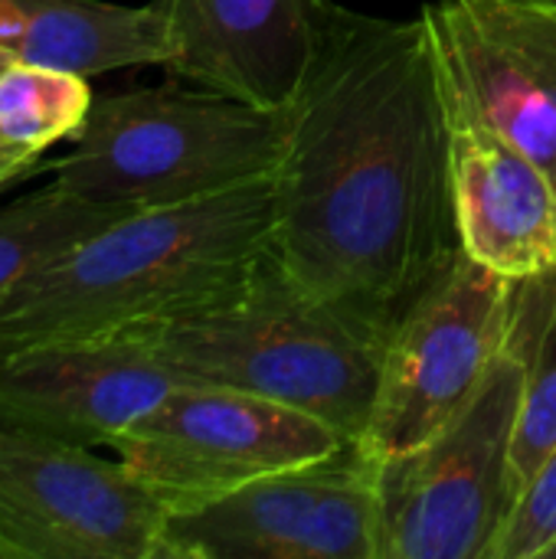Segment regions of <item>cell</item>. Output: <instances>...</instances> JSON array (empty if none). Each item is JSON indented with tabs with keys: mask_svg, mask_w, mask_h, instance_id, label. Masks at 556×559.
<instances>
[{
	"mask_svg": "<svg viewBox=\"0 0 556 559\" xmlns=\"http://www.w3.org/2000/svg\"><path fill=\"white\" fill-rule=\"evenodd\" d=\"M282 118L275 255L383 357L462 255L452 128L423 16L334 3Z\"/></svg>",
	"mask_w": 556,
	"mask_h": 559,
	"instance_id": "cell-1",
	"label": "cell"
},
{
	"mask_svg": "<svg viewBox=\"0 0 556 559\" xmlns=\"http://www.w3.org/2000/svg\"><path fill=\"white\" fill-rule=\"evenodd\" d=\"M272 255V177L128 210L0 298V350L157 331L226 301Z\"/></svg>",
	"mask_w": 556,
	"mask_h": 559,
	"instance_id": "cell-2",
	"label": "cell"
},
{
	"mask_svg": "<svg viewBox=\"0 0 556 559\" xmlns=\"http://www.w3.org/2000/svg\"><path fill=\"white\" fill-rule=\"evenodd\" d=\"M147 341L177 383L292 406L357 445L367 432L380 347L305 292L279 255L226 301L147 331Z\"/></svg>",
	"mask_w": 556,
	"mask_h": 559,
	"instance_id": "cell-3",
	"label": "cell"
},
{
	"mask_svg": "<svg viewBox=\"0 0 556 559\" xmlns=\"http://www.w3.org/2000/svg\"><path fill=\"white\" fill-rule=\"evenodd\" d=\"M282 111L210 88H134L92 102L52 183L121 206H170L275 174Z\"/></svg>",
	"mask_w": 556,
	"mask_h": 559,
	"instance_id": "cell-4",
	"label": "cell"
},
{
	"mask_svg": "<svg viewBox=\"0 0 556 559\" xmlns=\"http://www.w3.org/2000/svg\"><path fill=\"white\" fill-rule=\"evenodd\" d=\"M521 393L524 367L505 341L485 383L449 426L416 449L370 462L377 559H495L518 501Z\"/></svg>",
	"mask_w": 556,
	"mask_h": 559,
	"instance_id": "cell-5",
	"label": "cell"
},
{
	"mask_svg": "<svg viewBox=\"0 0 556 559\" xmlns=\"http://www.w3.org/2000/svg\"><path fill=\"white\" fill-rule=\"evenodd\" d=\"M351 445L328 423L223 386H174L111 452L170 511L229 495L262 475L321 462Z\"/></svg>",
	"mask_w": 556,
	"mask_h": 559,
	"instance_id": "cell-6",
	"label": "cell"
},
{
	"mask_svg": "<svg viewBox=\"0 0 556 559\" xmlns=\"http://www.w3.org/2000/svg\"><path fill=\"white\" fill-rule=\"evenodd\" d=\"M508 321L511 282L462 252L383 347L364 455H400L449 426L505 350Z\"/></svg>",
	"mask_w": 556,
	"mask_h": 559,
	"instance_id": "cell-7",
	"label": "cell"
},
{
	"mask_svg": "<svg viewBox=\"0 0 556 559\" xmlns=\"http://www.w3.org/2000/svg\"><path fill=\"white\" fill-rule=\"evenodd\" d=\"M164 524L121 459L0 423V559H161Z\"/></svg>",
	"mask_w": 556,
	"mask_h": 559,
	"instance_id": "cell-8",
	"label": "cell"
},
{
	"mask_svg": "<svg viewBox=\"0 0 556 559\" xmlns=\"http://www.w3.org/2000/svg\"><path fill=\"white\" fill-rule=\"evenodd\" d=\"M161 559H377L374 468L357 442L170 511Z\"/></svg>",
	"mask_w": 556,
	"mask_h": 559,
	"instance_id": "cell-9",
	"label": "cell"
},
{
	"mask_svg": "<svg viewBox=\"0 0 556 559\" xmlns=\"http://www.w3.org/2000/svg\"><path fill=\"white\" fill-rule=\"evenodd\" d=\"M419 16L449 128L492 131L556 177V3L436 0Z\"/></svg>",
	"mask_w": 556,
	"mask_h": 559,
	"instance_id": "cell-10",
	"label": "cell"
},
{
	"mask_svg": "<svg viewBox=\"0 0 556 559\" xmlns=\"http://www.w3.org/2000/svg\"><path fill=\"white\" fill-rule=\"evenodd\" d=\"M174 373L147 334L43 341L0 350V423L69 445H108L157 406Z\"/></svg>",
	"mask_w": 556,
	"mask_h": 559,
	"instance_id": "cell-11",
	"label": "cell"
},
{
	"mask_svg": "<svg viewBox=\"0 0 556 559\" xmlns=\"http://www.w3.org/2000/svg\"><path fill=\"white\" fill-rule=\"evenodd\" d=\"M170 39L167 72L285 111L311 66L334 0H154Z\"/></svg>",
	"mask_w": 556,
	"mask_h": 559,
	"instance_id": "cell-12",
	"label": "cell"
},
{
	"mask_svg": "<svg viewBox=\"0 0 556 559\" xmlns=\"http://www.w3.org/2000/svg\"><path fill=\"white\" fill-rule=\"evenodd\" d=\"M452 197L462 252L508 282L556 269V177L511 141L452 128Z\"/></svg>",
	"mask_w": 556,
	"mask_h": 559,
	"instance_id": "cell-13",
	"label": "cell"
},
{
	"mask_svg": "<svg viewBox=\"0 0 556 559\" xmlns=\"http://www.w3.org/2000/svg\"><path fill=\"white\" fill-rule=\"evenodd\" d=\"M0 52L92 79L115 69L167 66L170 39L154 3L0 0Z\"/></svg>",
	"mask_w": 556,
	"mask_h": 559,
	"instance_id": "cell-14",
	"label": "cell"
},
{
	"mask_svg": "<svg viewBox=\"0 0 556 559\" xmlns=\"http://www.w3.org/2000/svg\"><path fill=\"white\" fill-rule=\"evenodd\" d=\"M508 344L524 367L514 436V488L521 495L534 468L556 445V269L511 282Z\"/></svg>",
	"mask_w": 556,
	"mask_h": 559,
	"instance_id": "cell-15",
	"label": "cell"
},
{
	"mask_svg": "<svg viewBox=\"0 0 556 559\" xmlns=\"http://www.w3.org/2000/svg\"><path fill=\"white\" fill-rule=\"evenodd\" d=\"M134 206L98 203L59 183L0 206V298Z\"/></svg>",
	"mask_w": 556,
	"mask_h": 559,
	"instance_id": "cell-16",
	"label": "cell"
},
{
	"mask_svg": "<svg viewBox=\"0 0 556 559\" xmlns=\"http://www.w3.org/2000/svg\"><path fill=\"white\" fill-rule=\"evenodd\" d=\"M92 102L85 75L13 59L0 72V151L36 164L46 147L79 134Z\"/></svg>",
	"mask_w": 556,
	"mask_h": 559,
	"instance_id": "cell-17",
	"label": "cell"
},
{
	"mask_svg": "<svg viewBox=\"0 0 556 559\" xmlns=\"http://www.w3.org/2000/svg\"><path fill=\"white\" fill-rule=\"evenodd\" d=\"M556 554V445L521 488L495 559H547Z\"/></svg>",
	"mask_w": 556,
	"mask_h": 559,
	"instance_id": "cell-18",
	"label": "cell"
},
{
	"mask_svg": "<svg viewBox=\"0 0 556 559\" xmlns=\"http://www.w3.org/2000/svg\"><path fill=\"white\" fill-rule=\"evenodd\" d=\"M29 167H33L29 160H23V157H13V154L0 151V170H10L13 177H23V174H26Z\"/></svg>",
	"mask_w": 556,
	"mask_h": 559,
	"instance_id": "cell-19",
	"label": "cell"
},
{
	"mask_svg": "<svg viewBox=\"0 0 556 559\" xmlns=\"http://www.w3.org/2000/svg\"><path fill=\"white\" fill-rule=\"evenodd\" d=\"M10 62H13V59H10V56H7V52H0V72H3V69H7V66H10Z\"/></svg>",
	"mask_w": 556,
	"mask_h": 559,
	"instance_id": "cell-20",
	"label": "cell"
},
{
	"mask_svg": "<svg viewBox=\"0 0 556 559\" xmlns=\"http://www.w3.org/2000/svg\"><path fill=\"white\" fill-rule=\"evenodd\" d=\"M7 180H13V174H10V170H0V187H3Z\"/></svg>",
	"mask_w": 556,
	"mask_h": 559,
	"instance_id": "cell-21",
	"label": "cell"
},
{
	"mask_svg": "<svg viewBox=\"0 0 556 559\" xmlns=\"http://www.w3.org/2000/svg\"><path fill=\"white\" fill-rule=\"evenodd\" d=\"M544 3H556V0H544Z\"/></svg>",
	"mask_w": 556,
	"mask_h": 559,
	"instance_id": "cell-22",
	"label": "cell"
}]
</instances>
